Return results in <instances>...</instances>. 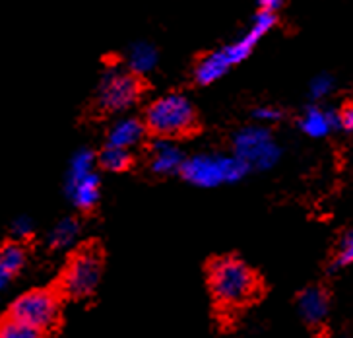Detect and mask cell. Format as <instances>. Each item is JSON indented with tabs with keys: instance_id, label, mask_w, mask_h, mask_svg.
Here are the masks:
<instances>
[{
	"instance_id": "obj_2",
	"label": "cell",
	"mask_w": 353,
	"mask_h": 338,
	"mask_svg": "<svg viewBox=\"0 0 353 338\" xmlns=\"http://www.w3.org/2000/svg\"><path fill=\"white\" fill-rule=\"evenodd\" d=\"M208 286L214 301L223 309H237L259 296V276L237 256H218L208 267Z\"/></svg>"
},
{
	"instance_id": "obj_4",
	"label": "cell",
	"mask_w": 353,
	"mask_h": 338,
	"mask_svg": "<svg viewBox=\"0 0 353 338\" xmlns=\"http://www.w3.org/2000/svg\"><path fill=\"white\" fill-rule=\"evenodd\" d=\"M181 173L194 187L214 189L239 181L249 173V169L233 154H196L185 160Z\"/></svg>"
},
{
	"instance_id": "obj_22",
	"label": "cell",
	"mask_w": 353,
	"mask_h": 338,
	"mask_svg": "<svg viewBox=\"0 0 353 338\" xmlns=\"http://www.w3.org/2000/svg\"><path fill=\"white\" fill-rule=\"evenodd\" d=\"M336 123H338V131L342 133H350L353 126V109L352 103H343L342 109L336 111Z\"/></svg>"
},
{
	"instance_id": "obj_8",
	"label": "cell",
	"mask_w": 353,
	"mask_h": 338,
	"mask_svg": "<svg viewBox=\"0 0 353 338\" xmlns=\"http://www.w3.org/2000/svg\"><path fill=\"white\" fill-rule=\"evenodd\" d=\"M10 317L47 332L61 319V299L52 290H32L12 303Z\"/></svg>"
},
{
	"instance_id": "obj_23",
	"label": "cell",
	"mask_w": 353,
	"mask_h": 338,
	"mask_svg": "<svg viewBox=\"0 0 353 338\" xmlns=\"http://www.w3.org/2000/svg\"><path fill=\"white\" fill-rule=\"evenodd\" d=\"M12 234L18 237V239H28L33 234V222L28 216L16 218L14 224H12Z\"/></svg>"
},
{
	"instance_id": "obj_25",
	"label": "cell",
	"mask_w": 353,
	"mask_h": 338,
	"mask_svg": "<svg viewBox=\"0 0 353 338\" xmlns=\"http://www.w3.org/2000/svg\"><path fill=\"white\" fill-rule=\"evenodd\" d=\"M10 278H12L10 272H8V270L4 268V265L0 263V290H4V288H6V284L10 282Z\"/></svg>"
},
{
	"instance_id": "obj_13",
	"label": "cell",
	"mask_w": 353,
	"mask_h": 338,
	"mask_svg": "<svg viewBox=\"0 0 353 338\" xmlns=\"http://www.w3.org/2000/svg\"><path fill=\"white\" fill-rule=\"evenodd\" d=\"M299 126L307 136L311 138H322L328 136L338 129L336 123V111L334 109H324L321 105H311L307 107L299 119Z\"/></svg>"
},
{
	"instance_id": "obj_18",
	"label": "cell",
	"mask_w": 353,
	"mask_h": 338,
	"mask_svg": "<svg viewBox=\"0 0 353 338\" xmlns=\"http://www.w3.org/2000/svg\"><path fill=\"white\" fill-rule=\"evenodd\" d=\"M0 338H45V332L8 315L0 321Z\"/></svg>"
},
{
	"instance_id": "obj_20",
	"label": "cell",
	"mask_w": 353,
	"mask_h": 338,
	"mask_svg": "<svg viewBox=\"0 0 353 338\" xmlns=\"http://www.w3.org/2000/svg\"><path fill=\"white\" fill-rule=\"evenodd\" d=\"M334 90V78L330 74H319L311 80L309 86V95H311L314 102H322L324 97H328Z\"/></svg>"
},
{
	"instance_id": "obj_15",
	"label": "cell",
	"mask_w": 353,
	"mask_h": 338,
	"mask_svg": "<svg viewBox=\"0 0 353 338\" xmlns=\"http://www.w3.org/2000/svg\"><path fill=\"white\" fill-rule=\"evenodd\" d=\"M78 237H80V224H78V220H74V218H63L49 232L47 241H49L51 249L63 251V249L72 247L78 241Z\"/></svg>"
},
{
	"instance_id": "obj_24",
	"label": "cell",
	"mask_w": 353,
	"mask_h": 338,
	"mask_svg": "<svg viewBox=\"0 0 353 338\" xmlns=\"http://www.w3.org/2000/svg\"><path fill=\"white\" fill-rule=\"evenodd\" d=\"M283 4V0H259L260 10L266 12H276Z\"/></svg>"
},
{
	"instance_id": "obj_14",
	"label": "cell",
	"mask_w": 353,
	"mask_h": 338,
	"mask_svg": "<svg viewBox=\"0 0 353 338\" xmlns=\"http://www.w3.org/2000/svg\"><path fill=\"white\" fill-rule=\"evenodd\" d=\"M125 61L126 71H130L136 76H142V74H148L156 68L159 55H157V49L152 43L136 41L128 47Z\"/></svg>"
},
{
	"instance_id": "obj_16",
	"label": "cell",
	"mask_w": 353,
	"mask_h": 338,
	"mask_svg": "<svg viewBox=\"0 0 353 338\" xmlns=\"http://www.w3.org/2000/svg\"><path fill=\"white\" fill-rule=\"evenodd\" d=\"M95 160H97V165H101L105 171H111V173L126 171L132 164L130 152L123 150V148H114V146H105L103 152L97 156Z\"/></svg>"
},
{
	"instance_id": "obj_7",
	"label": "cell",
	"mask_w": 353,
	"mask_h": 338,
	"mask_svg": "<svg viewBox=\"0 0 353 338\" xmlns=\"http://www.w3.org/2000/svg\"><path fill=\"white\" fill-rule=\"evenodd\" d=\"M142 93L138 76L126 68H107L99 80L95 105L103 113H123L130 109Z\"/></svg>"
},
{
	"instance_id": "obj_19",
	"label": "cell",
	"mask_w": 353,
	"mask_h": 338,
	"mask_svg": "<svg viewBox=\"0 0 353 338\" xmlns=\"http://www.w3.org/2000/svg\"><path fill=\"white\" fill-rule=\"evenodd\" d=\"M353 261V236L352 232H345L338 245H336V251H334L332 263H330V270L332 272H338V270H343L352 265Z\"/></svg>"
},
{
	"instance_id": "obj_6",
	"label": "cell",
	"mask_w": 353,
	"mask_h": 338,
	"mask_svg": "<svg viewBox=\"0 0 353 338\" xmlns=\"http://www.w3.org/2000/svg\"><path fill=\"white\" fill-rule=\"evenodd\" d=\"M233 156L239 158L247 169H270L280 160L281 150L270 129L264 124H250L241 129L233 138Z\"/></svg>"
},
{
	"instance_id": "obj_5",
	"label": "cell",
	"mask_w": 353,
	"mask_h": 338,
	"mask_svg": "<svg viewBox=\"0 0 353 338\" xmlns=\"http://www.w3.org/2000/svg\"><path fill=\"white\" fill-rule=\"evenodd\" d=\"M103 272V256L95 245L80 247L64 267L61 292L64 296L82 299L94 294Z\"/></svg>"
},
{
	"instance_id": "obj_11",
	"label": "cell",
	"mask_w": 353,
	"mask_h": 338,
	"mask_svg": "<svg viewBox=\"0 0 353 338\" xmlns=\"http://www.w3.org/2000/svg\"><path fill=\"white\" fill-rule=\"evenodd\" d=\"M145 124L142 119L138 117H121L117 119L109 133H107V146H114V148H123V150H132L138 144L144 140Z\"/></svg>"
},
{
	"instance_id": "obj_21",
	"label": "cell",
	"mask_w": 353,
	"mask_h": 338,
	"mask_svg": "<svg viewBox=\"0 0 353 338\" xmlns=\"http://www.w3.org/2000/svg\"><path fill=\"white\" fill-rule=\"evenodd\" d=\"M252 119H256L260 124L276 123V121H280L281 119V111L280 109H276L274 105H260V107H256V109L252 111Z\"/></svg>"
},
{
	"instance_id": "obj_17",
	"label": "cell",
	"mask_w": 353,
	"mask_h": 338,
	"mask_svg": "<svg viewBox=\"0 0 353 338\" xmlns=\"http://www.w3.org/2000/svg\"><path fill=\"white\" fill-rule=\"evenodd\" d=\"M26 249L20 241H10L6 245L0 247V263L10 272L12 276L18 274L23 265H26Z\"/></svg>"
},
{
	"instance_id": "obj_9",
	"label": "cell",
	"mask_w": 353,
	"mask_h": 338,
	"mask_svg": "<svg viewBox=\"0 0 353 338\" xmlns=\"http://www.w3.org/2000/svg\"><path fill=\"white\" fill-rule=\"evenodd\" d=\"M297 311L301 319L311 327H321L330 315V296L321 286L303 290L297 297Z\"/></svg>"
},
{
	"instance_id": "obj_10",
	"label": "cell",
	"mask_w": 353,
	"mask_h": 338,
	"mask_svg": "<svg viewBox=\"0 0 353 338\" xmlns=\"http://www.w3.org/2000/svg\"><path fill=\"white\" fill-rule=\"evenodd\" d=\"M185 154L181 146L171 138H157L152 144V156H150V167L156 175H173L181 173V167L185 164Z\"/></svg>"
},
{
	"instance_id": "obj_12",
	"label": "cell",
	"mask_w": 353,
	"mask_h": 338,
	"mask_svg": "<svg viewBox=\"0 0 353 338\" xmlns=\"http://www.w3.org/2000/svg\"><path fill=\"white\" fill-rule=\"evenodd\" d=\"M99 175L94 171L80 177H66V195L80 210H92L99 200Z\"/></svg>"
},
{
	"instance_id": "obj_3",
	"label": "cell",
	"mask_w": 353,
	"mask_h": 338,
	"mask_svg": "<svg viewBox=\"0 0 353 338\" xmlns=\"http://www.w3.org/2000/svg\"><path fill=\"white\" fill-rule=\"evenodd\" d=\"M144 124L157 138H181L198 126L194 105L185 93H165L145 111Z\"/></svg>"
},
{
	"instance_id": "obj_1",
	"label": "cell",
	"mask_w": 353,
	"mask_h": 338,
	"mask_svg": "<svg viewBox=\"0 0 353 338\" xmlns=\"http://www.w3.org/2000/svg\"><path fill=\"white\" fill-rule=\"evenodd\" d=\"M274 24H276L274 12H256L247 33H243L239 39H235L233 43H228L216 51L208 53L206 57H202L198 61V64L194 66V80L202 86L218 82L219 78H223L233 66H237L239 62L249 57L252 49L256 47V43L274 28Z\"/></svg>"
}]
</instances>
